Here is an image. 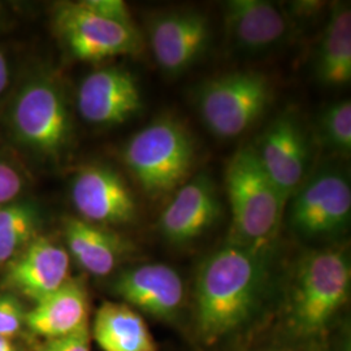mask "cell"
<instances>
[{"instance_id": "23", "label": "cell", "mask_w": 351, "mask_h": 351, "mask_svg": "<svg viewBox=\"0 0 351 351\" xmlns=\"http://www.w3.org/2000/svg\"><path fill=\"white\" fill-rule=\"evenodd\" d=\"M25 323V314L20 301L11 293L0 294V337L11 339Z\"/></svg>"}, {"instance_id": "19", "label": "cell", "mask_w": 351, "mask_h": 351, "mask_svg": "<svg viewBox=\"0 0 351 351\" xmlns=\"http://www.w3.org/2000/svg\"><path fill=\"white\" fill-rule=\"evenodd\" d=\"M90 332L101 351L159 350L143 316L123 302L101 303Z\"/></svg>"}, {"instance_id": "16", "label": "cell", "mask_w": 351, "mask_h": 351, "mask_svg": "<svg viewBox=\"0 0 351 351\" xmlns=\"http://www.w3.org/2000/svg\"><path fill=\"white\" fill-rule=\"evenodd\" d=\"M69 280V254L46 237L33 239L7 269V284L34 303Z\"/></svg>"}, {"instance_id": "18", "label": "cell", "mask_w": 351, "mask_h": 351, "mask_svg": "<svg viewBox=\"0 0 351 351\" xmlns=\"http://www.w3.org/2000/svg\"><path fill=\"white\" fill-rule=\"evenodd\" d=\"M64 236L68 254L94 276L110 275L125 254L126 243L116 233L81 217L64 221Z\"/></svg>"}, {"instance_id": "1", "label": "cell", "mask_w": 351, "mask_h": 351, "mask_svg": "<svg viewBox=\"0 0 351 351\" xmlns=\"http://www.w3.org/2000/svg\"><path fill=\"white\" fill-rule=\"evenodd\" d=\"M267 254L228 243L199 268L194 291L197 335L213 345L245 326L259 307L267 278Z\"/></svg>"}, {"instance_id": "26", "label": "cell", "mask_w": 351, "mask_h": 351, "mask_svg": "<svg viewBox=\"0 0 351 351\" xmlns=\"http://www.w3.org/2000/svg\"><path fill=\"white\" fill-rule=\"evenodd\" d=\"M39 351H91L90 326H82L75 333L58 339H45Z\"/></svg>"}, {"instance_id": "2", "label": "cell", "mask_w": 351, "mask_h": 351, "mask_svg": "<svg viewBox=\"0 0 351 351\" xmlns=\"http://www.w3.org/2000/svg\"><path fill=\"white\" fill-rule=\"evenodd\" d=\"M351 267L336 249L311 251L297 265L289 291L287 323L301 339H314L326 329L349 300Z\"/></svg>"}, {"instance_id": "15", "label": "cell", "mask_w": 351, "mask_h": 351, "mask_svg": "<svg viewBox=\"0 0 351 351\" xmlns=\"http://www.w3.org/2000/svg\"><path fill=\"white\" fill-rule=\"evenodd\" d=\"M226 36L234 49L262 53L288 36V14L267 0H229L224 5Z\"/></svg>"}, {"instance_id": "28", "label": "cell", "mask_w": 351, "mask_h": 351, "mask_svg": "<svg viewBox=\"0 0 351 351\" xmlns=\"http://www.w3.org/2000/svg\"><path fill=\"white\" fill-rule=\"evenodd\" d=\"M0 351H16L12 341L0 337Z\"/></svg>"}, {"instance_id": "22", "label": "cell", "mask_w": 351, "mask_h": 351, "mask_svg": "<svg viewBox=\"0 0 351 351\" xmlns=\"http://www.w3.org/2000/svg\"><path fill=\"white\" fill-rule=\"evenodd\" d=\"M326 142L343 152L351 150V101H341L328 107L320 119Z\"/></svg>"}, {"instance_id": "21", "label": "cell", "mask_w": 351, "mask_h": 351, "mask_svg": "<svg viewBox=\"0 0 351 351\" xmlns=\"http://www.w3.org/2000/svg\"><path fill=\"white\" fill-rule=\"evenodd\" d=\"M40 213L32 201L14 199L0 207V264L11 263L37 239Z\"/></svg>"}, {"instance_id": "5", "label": "cell", "mask_w": 351, "mask_h": 351, "mask_svg": "<svg viewBox=\"0 0 351 351\" xmlns=\"http://www.w3.org/2000/svg\"><path fill=\"white\" fill-rule=\"evenodd\" d=\"M272 101L269 80L258 72H233L206 81L197 88L195 103L202 121L220 138L243 134Z\"/></svg>"}, {"instance_id": "27", "label": "cell", "mask_w": 351, "mask_h": 351, "mask_svg": "<svg viewBox=\"0 0 351 351\" xmlns=\"http://www.w3.org/2000/svg\"><path fill=\"white\" fill-rule=\"evenodd\" d=\"M10 81V66L4 53L0 51V95L5 91Z\"/></svg>"}, {"instance_id": "4", "label": "cell", "mask_w": 351, "mask_h": 351, "mask_svg": "<svg viewBox=\"0 0 351 351\" xmlns=\"http://www.w3.org/2000/svg\"><path fill=\"white\" fill-rule=\"evenodd\" d=\"M123 159L145 193L159 198L186 182L195 163V147L188 129L164 116L128 141Z\"/></svg>"}, {"instance_id": "8", "label": "cell", "mask_w": 351, "mask_h": 351, "mask_svg": "<svg viewBox=\"0 0 351 351\" xmlns=\"http://www.w3.org/2000/svg\"><path fill=\"white\" fill-rule=\"evenodd\" d=\"M351 215L350 182L336 171H322L291 197L289 220L307 237L336 233L348 226Z\"/></svg>"}, {"instance_id": "14", "label": "cell", "mask_w": 351, "mask_h": 351, "mask_svg": "<svg viewBox=\"0 0 351 351\" xmlns=\"http://www.w3.org/2000/svg\"><path fill=\"white\" fill-rule=\"evenodd\" d=\"M220 213L213 181L199 175L177 190L162 213L159 229L168 242L184 245L203 236L217 221Z\"/></svg>"}, {"instance_id": "17", "label": "cell", "mask_w": 351, "mask_h": 351, "mask_svg": "<svg viewBox=\"0 0 351 351\" xmlns=\"http://www.w3.org/2000/svg\"><path fill=\"white\" fill-rule=\"evenodd\" d=\"M25 324L45 339L68 336L88 326V297L84 284L69 278L62 288L36 302L25 314Z\"/></svg>"}, {"instance_id": "20", "label": "cell", "mask_w": 351, "mask_h": 351, "mask_svg": "<svg viewBox=\"0 0 351 351\" xmlns=\"http://www.w3.org/2000/svg\"><path fill=\"white\" fill-rule=\"evenodd\" d=\"M315 71L326 86H343L351 81V10L349 3L332 5L319 50Z\"/></svg>"}, {"instance_id": "13", "label": "cell", "mask_w": 351, "mask_h": 351, "mask_svg": "<svg viewBox=\"0 0 351 351\" xmlns=\"http://www.w3.org/2000/svg\"><path fill=\"white\" fill-rule=\"evenodd\" d=\"M113 291L139 314L163 322L175 319L185 298L182 278L172 267L163 263L142 264L126 269L113 282Z\"/></svg>"}, {"instance_id": "6", "label": "cell", "mask_w": 351, "mask_h": 351, "mask_svg": "<svg viewBox=\"0 0 351 351\" xmlns=\"http://www.w3.org/2000/svg\"><path fill=\"white\" fill-rule=\"evenodd\" d=\"M10 123L20 145L43 156H56L69 145L71 114L59 85L46 75L33 77L19 90Z\"/></svg>"}, {"instance_id": "3", "label": "cell", "mask_w": 351, "mask_h": 351, "mask_svg": "<svg viewBox=\"0 0 351 351\" xmlns=\"http://www.w3.org/2000/svg\"><path fill=\"white\" fill-rule=\"evenodd\" d=\"M226 185L232 210L229 243L267 254L276 239L287 202L252 147L239 149L229 160Z\"/></svg>"}, {"instance_id": "7", "label": "cell", "mask_w": 351, "mask_h": 351, "mask_svg": "<svg viewBox=\"0 0 351 351\" xmlns=\"http://www.w3.org/2000/svg\"><path fill=\"white\" fill-rule=\"evenodd\" d=\"M53 26L66 50L81 62L98 63L120 55H137L143 49L136 25L103 19L84 8L80 1L58 5Z\"/></svg>"}, {"instance_id": "10", "label": "cell", "mask_w": 351, "mask_h": 351, "mask_svg": "<svg viewBox=\"0 0 351 351\" xmlns=\"http://www.w3.org/2000/svg\"><path fill=\"white\" fill-rule=\"evenodd\" d=\"M71 197L82 220L97 226H124L137 216L124 178L106 165H88L72 181Z\"/></svg>"}, {"instance_id": "25", "label": "cell", "mask_w": 351, "mask_h": 351, "mask_svg": "<svg viewBox=\"0 0 351 351\" xmlns=\"http://www.w3.org/2000/svg\"><path fill=\"white\" fill-rule=\"evenodd\" d=\"M25 188V178L13 164L0 159V207L20 197Z\"/></svg>"}, {"instance_id": "9", "label": "cell", "mask_w": 351, "mask_h": 351, "mask_svg": "<svg viewBox=\"0 0 351 351\" xmlns=\"http://www.w3.org/2000/svg\"><path fill=\"white\" fill-rule=\"evenodd\" d=\"M264 172L285 202L304 184L310 164V149L297 119L281 114L265 129L252 147Z\"/></svg>"}, {"instance_id": "12", "label": "cell", "mask_w": 351, "mask_h": 351, "mask_svg": "<svg viewBox=\"0 0 351 351\" xmlns=\"http://www.w3.org/2000/svg\"><path fill=\"white\" fill-rule=\"evenodd\" d=\"M211 40L207 17L195 11H176L155 17L150 24V46L167 75L188 71L201 59Z\"/></svg>"}, {"instance_id": "11", "label": "cell", "mask_w": 351, "mask_h": 351, "mask_svg": "<svg viewBox=\"0 0 351 351\" xmlns=\"http://www.w3.org/2000/svg\"><path fill=\"white\" fill-rule=\"evenodd\" d=\"M77 107L82 119L90 124H123L142 110L137 80L120 66L97 69L81 82Z\"/></svg>"}, {"instance_id": "24", "label": "cell", "mask_w": 351, "mask_h": 351, "mask_svg": "<svg viewBox=\"0 0 351 351\" xmlns=\"http://www.w3.org/2000/svg\"><path fill=\"white\" fill-rule=\"evenodd\" d=\"M80 4L103 19L125 25H134L129 7L123 0H81Z\"/></svg>"}]
</instances>
